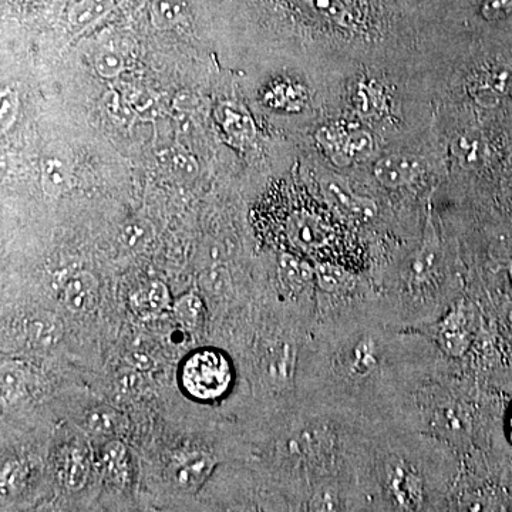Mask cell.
<instances>
[{
	"mask_svg": "<svg viewBox=\"0 0 512 512\" xmlns=\"http://www.w3.org/2000/svg\"><path fill=\"white\" fill-rule=\"evenodd\" d=\"M231 367L228 360L215 350H201L184 363V389L195 399H217L227 392L231 383Z\"/></svg>",
	"mask_w": 512,
	"mask_h": 512,
	"instance_id": "6da1fadb",
	"label": "cell"
},
{
	"mask_svg": "<svg viewBox=\"0 0 512 512\" xmlns=\"http://www.w3.org/2000/svg\"><path fill=\"white\" fill-rule=\"evenodd\" d=\"M140 384L141 377L138 375V370L134 369V367H131V370H128V372L121 373L119 386L123 392H136Z\"/></svg>",
	"mask_w": 512,
	"mask_h": 512,
	"instance_id": "cb8c5ba5",
	"label": "cell"
},
{
	"mask_svg": "<svg viewBox=\"0 0 512 512\" xmlns=\"http://www.w3.org/2000/svg\"><path fill=\"white\" fill-rule=\"evenodd\" d=\"M208 471H210V460L198 458V460L191 461V463L181 467L175 478H177L178 484L190 488L192 485L200 484L207 477Z\"/></svg>",
	"mask_w": 512,
	"mask_h": 512,
	"instance_id": "ac0fdd59",
	"label": "cell"
},
{
	"mask_svg": "<svg viewBox=\"0 0 512 512\" xmlns=\"http://www.w3.org/2000/svg\"><path fill=\"white\" fill-rule=\"evenodd\" d=\"M63 301L73 313L92 311L99 301V282L90 272L80 271L64 285Z\"/></svg>",
	"mask_w": 512,
	"mask_h": 512,
	"instance_id": "277c9868",
	"label": "cell"
},
{
	"mask_svg": "<svg viewBox=\"0 0 512 512\" xmlns=\"http://www.w3.org/2000/svg\"><path fill=\"white\" fill-rule=\"evenodd\" d=\"M511 436H512V416H511Z\"/></svg>",
	"mask_w": 512,
	"mask_h": 512,
	"instance_id": "4316f807",
	"label": "cell"
},
{
	"mask_svg": "<svg viewBox=\"0 0 512 512\" xmlns=\"http://www.w3.org/2000/svg\"><path fill=\"white\" fill-rule=\"evenodd\" d=\"M128 363L138 372H147V370L153 367V360L146 353H131L130 357H128Z\"/></svg>",
	"mask_w": 512,
	"mask_h": 512,
	"instance_id": "484cf974",
	"label": "cell"
},
{
	"mask_svg": "<svg viewBox=\"0 0 512 512\" xmlns=\"http://www.w3.org/2000/svg\"><path fill=\"white\" fill-rule=\"evenodd\" d=\"M89 474V463L80 448L73 447L66 451L60 468V478L64 487L77 491L84 487Z\"/></svg>",
	"mask_w": 512,
	"mask_h": 512,
	"instance_id": "9c48e42d",
	"label": "cell"
},
{
	"mask_svg": "<svg viewBox=\"0 0 512 512\" xmlns=\"http://www.w3.org/2000/svg\"><path fill=\"white\" fill-rule=\"evenodd\" d=\"M316 138L326 156L338 167H346L370 156L375 148V140L369 131L342 126V124L323 127L316 134Z\"/></svg>",
	"mask_w": 512,
	"mask_h": 512,
	"instance_id": "7a4b0ae2",
	"label": "cell"
},
{
	"mask_svg": "<svg viewBox=\"0 0 512 512\" xmlns=\"http://www.w3.org/2000/svg\"><path fill=\"white\" fill-rule=\"evenodd\" d=\"M3 402L15 404L20 402L28 393V379L25 370L18 363L8 362L2 366L0 373Z\"/></svg>",
	"mask_w": 512,
	"mask_h": 512,
	"instance_id": "30bf717a",
	"label": "cell"
},
{
	"mask_svg": "<svg viewBox=\"0 0 512 512\" xmlns=\"http://www.w3.org/2000/svg\"><path fill=\"white\" fill-rule=\"evenodd\" d=\"M150 237V228L144 222L134 221L126 225L121 231L120 241L128 249L143 247Z\"/></svg>",
	"mask_w": 512,
	"mask_h": 512,
	"instance_id": "ffe728a7",
	"label": "cell"
},
{
	"mask_svg": "<svg viewBox=\"0 0 512 512\" xmlns=\"http://www.w3.org/2000/svg\"><path fill=\"white\" fill-rule=\"evenodd\" d=\"M282 274L291 285L302 286L311 278V271L298 259L285 256L282 259Z\"/></svg>",
	"mask_w": 512,
	"mask_h": 512,
	"instance_id": "44dd1931",
	"label": "cell"
},
{
	"mask_svg": "<svg viewBox=\"0 0 512 512\" xmlns=\"http://www.w3.org/2000/svg\"><path fill=\"white\" fill-rule=\"evenodd\" d=\"M200 285L210 296H222L229 288V275L224 266L215 264L200 275Z\"/></svg>",
	"mask_w": 512,
	"mask_h": 512,
	"instance_id": "2e32d148",
	"label": "cell"
},
{
	"mask_svg": "<svg viewBox=\"0 0 512 512\" xmlns=\"http://www.w3.org/2000/svg\"><path fill=\"white\" fill-rule=\"evenodd\" d=\"M20 471L18 464H6L2 474V491L19 483Z\"/></svg>",
	"mask_w": 512,
	"mask_h": 512,
	"instance_id": "d4e9b609",
	"label": "cell"
},
{
	"mask_svg": "<svg viewBox=\"0 0 512 512\" xmlns=\"http://www.w3.org/2000/svg\"><path fill=\"white\" fill-rule=\"evenodd\" d=\"M355 109L360 116L380 117L386 110V93L382 84L375 82V80H365L357 84L355 93Z\"/></svg>",
	"mask_w": 512,
	"mask_h": 512,
	"instance_id": "ba28073f",
	"label": "cell"
},
{
	"mask_svg": "<svg viewBox=\"0 0 512 512\" xmlns=\"http://www.w3.org/2000/svg\"><path fill=\"white\" fill-rule=\"evenodd\" d=\"M26 330L33 345L39 348H52L63 336L62 323L55 315L47 312L32 316L26 325Z\"/></svg>",
	"mask_w": 512,
	"mask_h": 512,
	"instance_id": "52a82bcc",
	"label": "cell"
},
{
	"mask_svg": "<svg viewBox=\"0 0 512 512\" xmlns=\"http://www.w3.org/2000/svg\"><path fill=\"white\" fill-rule=\"evenodd\" d=\"M18 94L12 92L10 89L3 90L2 92V107H0V123H2V130H9L13 121L18 116Z\"/></svg>",
	"mask_w": 512,
	"mask_h": 512,
	"instance_id": "7402d4cb",
	"label": "cell"
},
{
	"mask_svg": "<svg viewBox=\"0 0 512 512\" xmlns=\"http://www.w3.org/2000/svg\"><path fill=\"white\" fill-rule=\"evenodd\" d=\"M512 12V0H485L483 15L485 19L497 20Z\"/></svg>",
	"mask_w": 512,
	"mask_h": 512,
	"instance_id": "603a6c76",
	"label": "cell"
},
{
	"mask_svg": "<svg viewBox=\"0 0 512 512\" xmlns=\"http://www.w3.org/2000/svg\"><path fill=\"white\" fill-rule=\"evenodd\" d=\"M43 191L49 197H60L70 187V175L63 161L56 158H47L42 163V177H40Z\"/></svg>",
	"mask_w": 512,
	"mask_h": 512,
	"instance_id": "7c38bea8",
	"label": "cell"
},
{
	"mask_svg": "<svg viewBox=\"0 0 512 512\" xmlns=\"http://www.w3.org/2000/svg\"><path fill=\"white\" fill-rule=\"evenodd\" d=\"M295 239L302 247H320L323 242L328 241V229L319 225L316 221L299 220L295 225Z\"/></svg>",
	"mask_w": 512,
	"mask_h": 512,
	"instance_id": "9a60e30c",
	"label": "cell"
},
{
	"mask_svg": "<svg viewBox=\"0 0 512 512\" xmlns=\"http://www.w3.org/2000/svg\"><path fill=\"white\" fill-rule=\"evenodd\" d=\"M170 302L167 286L161 282H151L130 296L131 308L140 318L148 319L158 315Z\"/></svg>",
	"mask_w": 512,
	"mask_h": 512,
	"instance_id": "8992f818",
	"label": "cell"
},
{
	"mask_svg": "<svg viewBox=\"0 0 512 512\" xmlns=\"http://www.w3.org/2000/svg\"><path fill=\"white\" fill-rule=\"evenodd\" d=\"M454 157L458 164L463 167L474 168L483 164L485 158V143L483 138L476 133H464L454 140L453 146Z\"/></svg>",
	"mask_w": 512,
	"mask_h": 512,
	"instance_id": "8fae6325",
	"label": "cell"
},
{
	"mask_svg": "<svg viewBox=\"0 0 512 512\" xmlns=\"http://www.w3.org/2000/svg\"><path fill=\"white\" fill-rule=\"evenodd\" d=\"M94 67L101 77L111 79L127 69L128 56L119 46H101L94 57Z\"/></svg>",
	"mask_w": 512,
	"mask_h": 512,
	"instance_id": "4fadbf2b",
	"label": "cell"
},
{
	"mask_svg": "<svg viewBox=\"0 0 512 512\" xmlns=\"http://www.w3.org/2000/svg\"><path fill=\"white\" fill-rule=\"evenodd\" d=\"M174 312L178 322L183 323L187 328H194V326L200 325L204 305L197 295L187 293L175 302Z\"/></svg>",
	"mask_w": 512,
	"mask_h": 512,
	"instance_id": "5bb4252c",
	"label": "cell"
},
{
	"mask_svg": "<svg viewBox=\"0 0 512 512\" xmlns=\"http://www.w3.org/2000/svg\"><path fill=\"white\" fill-rule=\"evenodd\" d=\"M87 427L96 434H111L119 429V414L111 410H94L87 417Z\"/></svg>",
	"mask_w": 512,
	"mask_h": 512,
	"instance_id": "d6986e66",
	"label": "cell"
},
{
	"mask_svg": "<svg viewBox=\"0 0 512 512\" xmlns=\"http://www.w3.org/2000/svg\"><path fill=\"white\" fill-rule=\"evenodd\" d=\"M326 194L336 208L355 220H370L376 214L375 202L353 194L339 183L326 184Z\"/></svg>",
	"mask_w": 512,
	"mask_h": 512,
	"instance_id": "5b68a950",
	"label": "cell"
},
{
	"mask_svg": "<svg viewBox=\"0 0 512 512\" xmlns=\"http://www.w3.org/2000/svg\"><path fill=\"white\" fill-rule=\"evenodd\" d=\"M421 173V164L409 154H390L380 158L373 167V174L387 188H402L412 184Z\"/></svg>",
	"mask_w": 512,
	"mask_h": 512,
	"instance_id": "3957f363",
	"label": "cell"
},
{
	"mask_svg": "<svg viewBox=\"0 0 512 512\" xmlns=\"http://www.w3.org/2000/svg\"><path fill=\"white\" fill-rule=\"evenodd\" d=\"M127 450L120 441H111L103 450V464L110 476L120 477L126 468Z\"/></svg>",
	"mask_w": 512,
	"mask_h": 512,
	"instance_id": "e0dca14e",
	"label": "cell"
}]
</instances>
